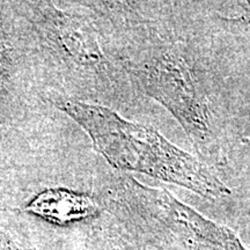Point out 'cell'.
<instances>
[{"mask_svg":"<svg viewBox=\"0 0 250 250\" xmlns=\"http://www.w3.org/2000/svg\"><path fill=\"white\" fill-rule=\"evenodd\" d=\"M57 107L89 134L96 151L118 170L145 174L206 198H221L230 193L229 188L208 166L151 126L85 102L66 100L57 102Z\"/></svg>","mask_w":250,"mask_h":250,"instance_id":"1","label":"cell"},{"mask_svg":"<svg viewBox=\"0 0 250 250\" xmlns=\"http://www.w3.org/2000/svg\"><path fill=\"white\" fill-rule=\"evenodd\" d=\"M115 196L124 215L183 250H248L229 228L203 217L165 189L121 177Z\"/></svg>","mask_w":250,"mask_h":250,"instance_id":"2","label":"cell"},{"mask_svg":"<svg viewBox=\"0 0 250 250\" xmlns=\"http://www.w3.org/2000/svg\"><path fill=\"white\" fill-rule=\"evenodd\" d=\"M127 68L143 93L176 118L196 148H211L214 138L208 100L184 57L165 50Z\"/></svg>","mask_w":250,"mask_h":250,"instance_id":"3","label":"cell"},{"mask_svg":"<svg viewBox=\"0 0 250 250\" xmlns=\"http://www.w3.org/2000/svg\"><path fill=\"white\" fill-rule=\"evenodd\" d=\"M27 208L34 214L59 225L83 220L99 212L98 203L92 197L64 189H49L41 192Z\"/></svg>","mask_w":250,"mask_h":250,"instance_id":"4","label":"cell"},{"mask_svg":"<svg viewBox=\"0 0 250 250\" xmlns=\"http://www.w3.org/2000/svg\"><path fill=\"white\" fill-rule=\"evenodd\" d=\"M233 17L226 18L225 20L240 24V26L250 28V1L232 2Z\"/></svg>","mask_w":250,"mask_h":250,"instance_id":"5","label":"cell"}]
</instances>
